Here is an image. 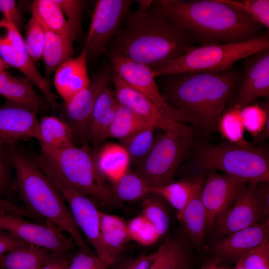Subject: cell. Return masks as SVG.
Listing matches in <instances>:
<instances>
[{
  "label": "cell",
  "mask_w": 269,
  "mask_h": 269,
  "mask_svg": "<svg viewBox=\"0 0 269 269\" xmlns=\"http://www.w3.org/2000/svg\"><path fill=\"white\" fill-rule=\"evenodd\" d=\"M100 228L102 240L116 262L130 241L128 224L117 215L99 210Z\"/></svg>",
  "instance_id": "obj_26"
},
{
  "label": "cell",
  "mask_w": 269,
  "mask_h": 269,
  "mask_svg": "<svg viewBox=\"0 0 269 269\" xmlns=\"http://www.w3.org/2000/svg\"><path fill=\"white\" fill-rule=\"evenodd\" d=\"M206 172L198 171L194 175L183 179L155 188H150L149 194L164 198L180 213L190 200L195 188L205 177Z\"/></svg>",
  "instance_id": "obj_27"
},
{
  "label": "cell",
  "mask_w": 269,
  "mask_h": 269,
  "mask_svg": "<svg viewBox=\"0 0 269 269\" xmlns=\"http://www.w3.org/2000/svg\"><path fill=\"white\" fill-rule=\"evenodd\" d=\"M36 158L81 194L103 204H120L98 168L96 151L91 150L88 146H72L41 152Z\"/></svg>",
  "instance_id": "obj_5"
},
{
  "label": "cell",
  "mask_w": 269,
  "mask_h": 269,
  "mask_svg": "<svg viewBox=\"0 0 269 269\" xmlns=\"http://www.w3.org/2000/svg\"><path fill=\"white\" fill-rule=\"evenodd\" d=\"M87 58V49L84 46L78 56L64 62L54 72V86L65 105L89 83Z\"/></svg>",
  "instance_id": "obj_20"
},
{
  "label": "cell",
  "mask_w": 269,
  "mask_h": 269,
  "mask_svg": "<svg viewBox=\"0 0 269 269\" xmlns=\"http://www.w3.org/2000/svg\"><path fill=\"white\" fill-rule=\"evenodd\" d=\"M193 164L199 171L218 170L247 183L269 182V155L264 146L202 143Z\"/></svg>",
  "instance_id": "obj_6"
},
{
  "label": "cell",
  "mask_w": 269,
  "mask_h": 269,
  "mask_svg": "<svg viewBox=\"0 0 269 269\" xmlns=\"http://www.w3.org/2000/svg\"><path fill=\"white\" fill-rule=\"evenodd\" d=\"M24 42L26 49L35 62L42 58L44 45V32L41 23L34 16L29 21Z\"/></svg>",
  "instance_id": "obj_40"
},
{
  "label": "cell",
  "mask_w": 269,
  "mask_h": 269,
  "mask_svg": "<svg viewBox=\"0 0 269 269\" xmlns=\"http://www.w3.org/2000/svg\"><path fill=\"white\" fill-rule=\"evenodd\" d=\"M155 254V259L149 269H190V252L180 238H166Z\"/></svg>",
  "instance_id": "obj_28"
},
{
  "label": "cell",
  "mask_w": 269,
  "mask_h": 269,
  "mask_svg": "<svg viewBox=\"0 0 269 269\" xmlns=\"http://www.w3.org/2000/svg\"><path fill=\"white\" fill-rule=\"evenodd\" d=\"M241 109L240 106L234 105L225 110L218 123V130L227 142L248 146L251 143L244 138L245 129L240 114Z\"/></svg>",
  "instance_id": "obj_33"
},
{
  "label": "cell",
  "mask_w": 269,
  "mask_h": 269,
  "mask_svg": "<svg viewBox=\"0 0 269 269\" xmlns=\"http://www.w3.org/2000/svg\"><path fill=\"white\" fill-rule=\"evenodd\" d=\"M218 263L213 258L204 263L201 269H219Z\"/></svg>",
  "instance_id": "obj_50"
},
{
  "label": "cell",
  "mask_w": 269,
  "mask_h": 269,
  "mask_svg": "<svg viewBox=\"0 0 269 269\" xmlns=\"http://www.w3.org/2000/svg\"><path fill=\"white\" fill-rule=\"evenodd\" d=\"M96 158L101 174L114 183L128 171L130 160L128 152L122 145H104L96 151Z\"/></svg>",
  "instance_id": "obj_29"
},
{
  "label": "cell",
  "mask_w": 269,
  "mask_h": 269,
  "mask_svg": "<svg viewBox=\"0 0 269 269\" xmlns=\"http://www.w3.org/2000/svg\"><path fill=\"white\" fill-rule=\"evenodd\" d=\"M175 75L167 84L165 100L179 113L181 122L205 133L218 131L221 116L235 94L238 72L230 69Z\"/></svg>",
  "instance_id": "obj_2"
},
{
  "label": "cell",
  "mask_w": 269,
  "mask_h": 269,
  "mask_svg": "<svg viewBox=\"0 0 269 269\" xmlns=\"http://www.w3.org/2000/svg\"><path fill=\"white\" fill-rule=\"evenodd\" d=\"M43 28L44 45L42 59L44 64L45 78L47 79L62 63L73 58V41L69 36Z\"/></svg>",
  "instance_id": "obj_25"
},
{
  "label": "cell",
  "mask_w": 269,
  "mask_h": 269,
  "mask_svg": "<svg viewBox=\"0 0 269 269\" xmlns=\"http://www.w3.org/2000/svg\"><path fill=\"white\" fill-rule=\"evenodd\" d=\"M69 261L66 256L52 253L48 260L40 269H68Z\"/></svg>",
  "instance_id": "obj_48"
},
{
  "label": "cell",
  "mask_w": 269,
  "mask_h": 269,
  "mask_svg": "<svg viewBox=\"0 0 269 269\" xmlns=\"http://www.w3.org/2000/svg\"><path fill=\"white\" fill-rule=\"evenodd\" d=\"M130 0H99L96 3L85 47L87 56L101 54L116 35L133 3Z\"/></svg>",
  "instance_id": "obj_14"
},
{
  "label": "cell",
  "mask_w": 269,
  "mask_h": 269,
  "mask_svg": "<svg viewBox=\"0 0 269 269\" xmlns=\"http://www.w3.org/2000/svg\"><path fill=\"white\" fill-rule=\"evenodd\" d=\"M52 253L27 244L0 256V266L4 269H40Z\"/></svg>",
  "instance_id": "obj_30"
},
{
  "label": "cell",
  "mask_w": 269,
  "mask_h": 269,
  "mask_svg": "<svg viewBox=\"0 0 269 269\" xmlns=\"http://www.w3.org/2000/svg\"><path fill=\"white\" fill-rule=\"evenodd\" d=\"M247 182L215 171H207L201 196L207 216V231L211 230L217 221L232 206Z\"/></svg>",
  "instance_id": "obj_17"
},
{
  "label": "cell",
  "mask_w": 269,
  "mask_h": 269,
  "mask_svg": "<svg viewBox=\"0 0 269 269\" xmlns=\"http://www.w3.org/2000/svg\"><path fill=\"white\" fill-rule=\"evenodd\" d=\"M269 239V221L258 223L217 240L210 251L218 264L236 263L245 255Z\"/></svg>",
  "instance_id": "obj_18"
},
{
  "label": "cell",
  "mask_w": 269,
  "mask_h": 269,
  "mask_svg": "<svg viewBox=\"0 0 269 269\" xmlns=\"http://www.w3.org/2000/svg\"><path fill=\"white\" fill-rule=\"evenodd\" d=\"M0 12L3 18L13 24L19 30L21 16L16 2L13 0H0Z\"/></svg>",
  "instance_id": "obj_45"
},
{
  "label": "cell",
  "mask_w": 269,
  "mask_h": 269,
  "mask_svg": "<svg viewBox=\"0 0 269 269\" xmlns=\"http://www.w3.org/2000/svg\"><path fill=\"white\" fill-rule=\"evenodd\" d=\"M110 54L113 71L126 83L148 98L171 119L181 123L179 113L159 92L152 69L117 52L111 51Z\"/></svg>",
  "instance_id": "obj_15"
},
{
  "label": "cell",
  "mask_w": 269,
  "mask_h": 269,
  "mask_svg": "<svg viewBox=\"0 0 269 269\" xmlns=\"http://www.w3.org/2000/svg\"><path fill=\"white\" fill-rule=\"evenodd\" d=\"M108 267L94 253L79 250L69 261L68 269H108Z\"/></svg>",
  "instance_id": "obj_44"
},
{
  "label": "cell",
  "mask_w": 269,
  "mask_h": 269,
  "mask_svg": "<svg viewBox=\"0 0 269 269\" xmlns=\"http://www.w3.org/2000/svg\"><path fill=\"white\" fill-rule=\"evenodd\" d=\"M111 81L118 102L128 107L157 129H161L165 134H172L192 132L190 127L171 119L148 98L128 85L113 70Z\"/></svg>",
  "instance_id": "obj_16"
},
{
  "label": "cell",
  "mask_w": 269,
  "mask_h": 269,
  "mask_svg": "<svg viewBox=\"0 0 269 269\" xmlns=\"http://www.w3.org/2000/svg\"><path fill=\"white\" fill-rule=\"evenodd\" d=\"M118 104L114 91L109 84L105 86L96 101L88 132V140L96 151L106 139L108 129L115 117Z\"/></svg>",
  "instance_id": "obj_21"
},
{
  "label": "cell",
  "mask_w": 269,
  "mask_h": 269,
  "mask_svg": "<svg viewBox=\"0 0 269 269\" xmlns=\"http://www.w3.org/2000/svg\"><path fill=\"white\" fill-rule=\"evenodd\" d=\"M0 95L7 102L38 111L41 106L40 97L28 79L14 77L5 70L0 72Z\"/></svg>",
  "instance_id": "obj_23"
},
{
  "label": "cell",
  "mask_w": 269,
  "mask_h": 269,
  "mask_svg": "<svg viewBox=\"0 0 269 269\" xmlns=\"http://www.w3.org/2000/svg\"><path fill=\"white\" fill-rule=\"evenodd\" d=\"M38 110L6 101L0 105V143L12 146L20 140L39 138Z\"/></svg>",
  "instance_id": "obj_19"
},
{
  "label": "cell",
  "mask_w": 269,
  "mask_h": 269,
  "mask_svg": "<svg viewBox=\"0 0 269 269\" xmlns=\"http://www.w3.org/2000/svg\"><path fill=\"white\" fill-rule=\"evenodd\" d=\"M0 229L57 255L66 256L75 245L71 238L65 236L63 231L51 222H31L23 217L1 211Z\"/></svg>",
  "instance_id": "obj_13"
},
{
  "label": "cell",
  "mask_w": 269,
  "mask_h": 269,
  "mask_svg": "<svg viewBox=\"0 0 269 269\" xmlns=\"http://www.w3.org/2000/svg\"><path fill=\"white\" fill-rule=\"evenodd\" d=\"M142 215L154 227L161 237L168 231L170 220L162 202L154 197L144 199L141 205Z\"/></svg>",
  "instance_id": "obj_36"
},
{
  "label": "cell",
  "mask_w": 269,
  "mask_h": 269,
  "mask_svg": "<svg viewBox=\"0 0 269 269\" xmlns=\"http://www.w3.org/2000/svg\"><path fill=\"white\" fill-rule=\"evenodd\" d=\"M193 37L164 16L137 9L119 30L112 51L154 70L194 47Z\"/></svg>",
  "instance_id": "obj_3"
},
{
  "label": "cell",
  "mask_w": 269,
  "mask_h": 269,
  "mask_svg": "<svg viewBox=\"0 0 269 269\" xmlns=\"http://www.w3.org/2000/svg\"><path fill=\"white\" fill-rule=\"evenodd\" d=\"M127 224L130 240L143 246L151 245L160 238L153 226L141 214L132 219Z\"/></svg>",
  "instance_id": "obj_38"
},
{
  "label": "cell",
  "mask_w": 269,
  "mask_h": 269,
  "mask_svg": "<svg viewBox=\"0 0 269 269\" xmlns=\"http://www.w3.org/2000/svg\"><path fill=\"white\" fill-rule=\"evenodd\" d=\"M0 57L9 66L17 68L44 95L52 109L58 107L49 81L43 77L29 55L19 30L3 18L0 20Z\"/></svg>",
  "instance_id": "obj_12"
},
{
  "label": "cell",
  "mask_w": 269,
  "mask_h": 269,
  "mask_svg": "<svg viewBox=\"0 0 269 269\" xmlns=\"http://www.w3.org/2000/svg\"><path fill=\"white\" fill-rule=\"evenodd\" d=\"M150 127L156 128L128 107L119 103L115 117L108 129L106 138H116L121 141Z\"/></svg>",
  "instance_id": "obj_31"
},
{
  "label": "cell",
  "mask_w": 269,
  "mask_h": 269,
  "mask_svg": "<svg viewBox=\"0 0 269 269\" xmlns=\"http://www.w3.org/2000/svg\"><path fill=\"white\" fill-rule=\"evenodd\" d=\"M65 17L74 41L81 29L83 1L80 0H55Z\"/></svg>",
  "instance_id": "obj_41"
},
{
  "label": "cell",
  "mask_w": 269,
  "mask_h": 269,
  "mask_svg": "<svg viewBox=\"0 0 269 269\" xmlns=\"http://www.w3.org/2000/svg\"><path fill=\"white\" fill-rule=\"evenodd\" d=\"M9 66L0 57V72L5 70Z\"/></svg>",
  "instance_id": "obj_51"
},
{
  "label": "cell",
  "mask_w": 269,
  "mask_h": 269,
  "mask_svg": "<svg viewBox=\"0 0 269 269\" xmlns=\"http://www.w3.org/2000/svg\"><path fill=\"white\" fill-rule=\"evenodd\" d=\"M41 152H48L75 146L72 131L61 118L49 116L42 117L39 122Z\"/></svg>",
  "instance_id": "obj_24"
},
{
  "label": "cell",
  "mask_w": 269,
  "mask_h": 269,
  "mask_svg": "<svg viewBox=\"0 0 269 269\" xmlns=\"http://www.w3.org/2000/svg\"><path fill=\"white\" fill-rule=\"evenodd\" d=\"M155 129L154 127L145 128L121 141L130 161L138 165L146 157L154 143L153 132Z\"/></svg>",
  "instance_id": "obj_35"
},
{
  "label": "cell",
  "mask_w": 269,
  "mask_h": 269,
  "mask_svg": "<svg viewBox=\"0 0 269 269\" xmlns=\"http://www.w3.org/2000/svg\"><path fill=\"white\" fill-rule=\"evenodd\" d=\"M150 9L203 45L239 42L263 34L260 23L219 0H157L153 1Z\"/></svg>",
  "instance_id": "obj_1"
},
{
  "label": "cell",
  "mask_w": 269,
  "mask_h": 269,
  "mask_svg": "<svg viewBox=\"0 0 269 269\" xmlns=\"http://www.w3.org/2000/svg\"><path fill=\"white\" fill-rule=\"evenodd\" d=\"M13 168L10 146L0 143V197L11 195L14 191L11 170Z\"/></svg>",
  "instance_id": "obj_43"
},
{
  "label": "cell",
  "mask_w": 269,
  "mask_h": 269,
  "mask_svg": "<svg viewBox=\"0 0 269 269\" xmlns=\"http://www.w3.org/2000/svg\"><path fill=\"white\" fill-rule=\"evenodd\" d=\"M37 163L67 202L77 226L94 248L96 255L108 267L114 265L116 262L106 248L101 237L99 210L92 199L66 184L40 161H38Z\"/></svg>",
  "instance_id": "obj_9"
},
{
  "label": "cell",
  "mask_w": 269,
  "mask_h": 269,
  "mask_svg": "<svg viewBox=\"0 0 269 269\" xmlns=\"http://www.w3.org/2000/svg\"><path fill=\"white\" fill-rule=\"evenodd\" d=\"M27 243L9 233L0 229V256L20 248Z\"/></svg>",
  "instance_id": "obj_46"
},
{
  "label": "cell",
  "mask_w": 269,
  "mask_h": 269,
  "mask_svg": "<svg viewBox=\"0 0 269 269\" xmlns=\"http://www.w3.org/2000/svg\"><path fill=\"white\" fill-rule=\"evenodd\" d=\"M0 269H3L2 267H1V266H0Z\"/></svg>",
  "instance_id": "obj_52"
},
{
  "label": "cell",
  "mask_w": 269,
  "mask_h": 269,
  "mask_svg": "<svg viewBox=\"0 0 269 269\" xmlns=\"http://www.w3.org/2000/svg\"><path fill=\"white\" fill-rule=\"evenodd\" d=\"M153 0H137L138 3V8L137 9L141 11H146L149 10L152 4Z\"/></svg>",
  "instance_id": "obj_49"
},
{
  "label": "cell",
  "mask_w": 269,
  "mask_h": 269,
  "mask_svg": "<svg viewBox=\"0 0 269 269\" xmlns=\"http://www.w3.org/2000/svg\"><path fill=\"white\" fill-rule=\"evenodd\" d=\"M15 177L13 189L25 208L68 233L79 250L93 253L77 226L60 192L42 170L35 158L10 146Z\"/></svg>",
  "instance_id": "obj_4"
},
{
  "label": "cell",
  "mask_w": 269,
  "mask_h": 269,
  "mask_svg": "<svg viewBox=\"0 0 269 269\" xmlns=\"http://www.w3.org/2000/svg\"><path fill=\"white\" fill-rule=\"evenodd\" d=\"M240 114L245 130L256 137L262 132L269 119L268 103L262 106L249 104L241 109Z\"/></svg>",
  "instance_id": "obj_37"
},
{
  "label": "cell",
  "mask_w": 269,
  "mask_h": 269,
  "mask_svg": "<svg viewBox=\"0 0 269 269\" xmlns=\"http://www.w3.org/2000/svg\"><path fill=\"white\" fill-rule=\"evenodd\" d=\"M114 184L112 191L119 202L135 200L149 194L150 188L136 172L127 171Z\"/></svg>",
  "instance_id": "obj_34"
},
{
  "label": "cell",
  "mask_w": 269,
  "mask_h": 269,
  "mask_svg": "<svg viewBox=\"0 0 269 269\" xmlns=\"http://www.w3.org/2000/svg\"><path fill=\"white\" fill-rule=\"evenodd\" d=\"M249 15L263 26L269 28V0H219Z\"/></svg>",
  "instance_id": "obj_39"
},
{
  "label": "cell",
  "mask_w": 269,
  "mask_h": 269,
  "mask_svg": "<svg viewBox=\"0 0 269 269\" xmlns=\"http://www.w3.org/2000/svg\"><path fill=\"white\" fill-rule=\"evenodd\" d=\"M269 182L249 183L216 221V236L220 239L258 223L269 213Z\"/></svg>",
  "instance_id": "obj_10"
},
{
  "label": "cell",
  "mask_w": 269,
  "mask_h": 269,
  "mask_svg": "<svg viewBox=\"0 0 269 269\" xmlns=\"http://www.w3.org/2000/svg\"><path fill=\"white\" fill-rule=\"evenodd\" d=\"M204 179L195 188L183 210L177 214L184 232L198 249L202 247L207 231V216L201 196Z\"/></svg>",
  "instance_id": "obj_22"
},
{
  "label": "cell",
  "mask_w": 269,
  "mask_h": 269,
  "mask_svg": "<svg viewBox=\"0 0 269 269\" xmlns=\"http://www.w3.org/2000/svg\"><path fill=\"white\" fill-rule=\"evenodd\" d=\"M32 11V16L38 20L43 27L57 33L69 36L71 38L67 21L55 0H34Z\"/></svg>",
  "instance_id": "obj_32"
},
{
  "label": "cell",
  "mask_w": 269,
  "mask_h": 269,
  "mask_svg": "<svg viewBox=\"0 0 269 269\" xmlns=\"http://www.w3.org/2000/svg\"><path fill=\"white\" fill-rule=\"evenodd\" d=\"M193 142L192 132L180 134L165 133L154 143L147 155L138 165L136 172L149 188L172 183Z\"/></svg>",
  "instance_id": "obj_8"
},
{
  "label": "cell",
  "mask_w": 269,
  "mask_h": 269,
  "mask_svg": "<svg viewBox=\"0 0 269 269\" xmlns=\"http://www.w3.org/2000/svg\"><path fill=\"white\" fill-rule=\"evenodd\" d=\"M269 49V32L246 41L193 47L186 53L153 70L155 77L185 73L220 72L236 61Z\"/></svg>",
  "instance_id": "obj_7"
},
{
  "label": "cell",
  "mask_w": 269,
  "mask_h": 269,
  "mask_svg": "<svg viewBox=\"0 0 269 269\" xmlns=\"http://www.w3.org/2000/svg\"><path fill=\"white\" fill-rule=\"evenodd\" d=\"M113 69L107 64L91 79L88 85L64 106L62 119L71 129L75 146H88V132L93 112L102 89L112 79Z\"/></svg>",
  "instance_id": "obj_11"
},
{
  "label": "cell",
  "mask_w": 269,
  "mask_h": 269,
  "mask_svg": "<svg viewBox=\"0 0 269 269\" xmlns=\"http://www.w3.org/2000/svg\"><path fill=\"white\" fill-rule=\"evenodd\" d=\"M155 258V252L148 255H139L125 262L117 269H149Z\"/></svg>",
  "instance_id": "obj_47"
},
{
  "label": "cell",
  "mask_w": 269,
  "mask_h": 269,
  "mask_svg": "<svg viewBox=\"0 0 269 269\" xmlns=\"http://www.w3.org/2000/svg\"><path fill=\"white\" fill-rule=\"evenodd\" d=\"M236 268L269 269V239L242 257L237 263Z\"/></svg>",
  "instance_id": "obj_42"
}]
</instances>
